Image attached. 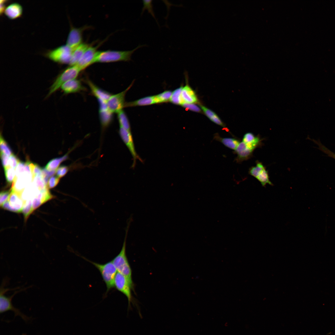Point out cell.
Segmentation results:
<instances>
[{"label": "cell", "mask_w": 335, "mask_h": 335, "mask_svg": "<svg viewBox=\"0 0 335 335\" xmlns=\"http://www.w3.org/2000/svg\"><path fill=\"white\" fill-rule=\"evenodd\" d=\"M9 283L8 278L4 279L2 281L0 291V313H3L8 311H13L15 314V317L19 316L26 322L30 320L32 318L24 314L20 311V310L15 307L12 303L13 297L17 293L25 290L27 288H25L20 290L15 291L14 293L10 296L5 295L6 293L11 290L10 288H5L6 285Z\"/></svg>", "instance_id": "6da1fadb"}, {"label": "cell", "mask_w": 335, "mask_h": 335, "mask_svg": "<svg viewBox=\"0 0 335 335\" xmlns=\"http://www.w3.org/2000/svg\"><path fill=\"white\" fill-rule=\"evenodd\" d=\"M146 46V44L139 45L135 49L129 51L107 50L98 51L95 57V63L129 61L131 60L132 55L135 51L140 47Z\"/></svg>", "instance_id": "7a4b0ae2"}, {"label": "cell", "mask_w": 335, "mask_h": 335, "mask_svg": "<svg viewBox=\"0 0 335 335\" xmlns=\"http://www.w3.org/2000/svg\"><path fill=\"white\" fill-rule=\"evenodd\" d=\"M130 223L127 225L126 234L122 249L119 253L111 261L118 272L126 276L133 284L132 270L126 254V242Z\"/></svg>", "instance_id": "3957f363"}, {"label": "cell", "mask_w": 335, "mask_h": 335, "mask_svg": "<svg viewBox=\"0 0 335 335\" xmlns=\"http://www.w3.org/2000/svg\"><path fill=\"white\" fill-rule=\"evenodd\" d=\"M82 257L92 264L99 270L106 285V293L114 287V280L118 271L112 261L100 264Z\"/></svg>", "instance_id": "277c9868"}, {"label": "cell", "mask_w": 335, "mask_h": 335, "mask_svg": "<svg viewBox=\"0 0 335 335\" xmlns=\"http://www.w3.org/2000/svg\"><path fill=\"white\" fill-rule=\"evenodd\" d=\"M81 71L76 65H69L65 69L58 75L50 87L46 97L50 96L65 82L76 79Z\"/></svg>", "instance_id": "5b68a950"}, {"label": "cell", "mask_w": 335, "mask_h": 335, "mask_svg": "<svg viewBox=\"0 0 335 335\" xmlns=\"http://www.w3.org/2000/svg\"><path fill=\"white\" fill-rule=\"evenodd\" d=\"M114 287L126 296L128 301V310L131 309V304L135 303L132 293V291L134 290V284L126 276L117 272L114 280Z\"/></svg>", "instance_id": "8992f818"}, {"label": "cell", "mask_w": 335, "mask_h": 335, "mask_svg": "<svg viewBox=\"0 0 335 335\" xmlns=\"http://www.w3.org/2000/svg\"><path fill=\"white\" fill-rule=\"evenodd\" d=\"M72 51L70 47L65 45L49 50L44 55L46 57L55 62L60 64H69Z\"/></svg>", "instance_id": "52a82bcc"}, {"label": "cell", "mask_w": 335, "mask_h": 335, "mask_svg": "<svg viewBox=\"0 0 335 335\" xmlns=\"http://www.w3.org/2000/svg\"><path fill=\"white\" fill-rule=\"evenodd\" d=\"M132 85L123 91L118 93L111 95L106 103L108 110L112 113H118L125 107V97L127 92Z\"/></svg>", "instance_id": "ba28073f"}, {"label": "cell", "mask_w": 335, "mask_h": 335, "mask_svg": "<svg viewBox=\"0 0 335 335\" xmlns=\"http://www.w3.org/2000/svg\"><path fill=\"white\" fill-rule=\"evenodd\" d=\"M119 134L122 140L126 145L130 152L133 159L132 167L134 168L135 166L137 160L143 162L142 159L140 157L136 152L134 143L131 132L120 127Z\"/></svg>", "instance_id": "9c48e42d"}, {"label": "cell", "mask_w": 335, "mask_h": 335, "mask_svg": "<svg viewBox=\"0 0 335 335\" xmlns=\"http://www.w3.org/2000/svg\"><path fill=\"white\" fill-rule=\"evenodd\" d=\"M87 26L76 28L71 25L67 39L66 44L72 51L82 43L83 35L84 30L88 28Z\"/></svg>", "instance_id": "30bf717a"}, {"label": "cell", "mask_w": 335, "mask_h": 335, "mask_svg": "<svg viewBox=\"0 0 335 335\" xmlns=\"http://www.w3.org/2000/svg\"><path fill=\"white\" fill-rule=\"evenodd\" d=\"M31 172L26 171L24 172L15 177L12 186V190L21 194L25 189L33 181Z\"/></svg>", "instance_id": "8fae6325"}, {"label": "cell", "mask_w": 335, "mask_h": 335, "mask_svg": "<svg viewBox=\"0 0 335 335\" xmlns=\"http://www.w3.org/2000/svg\"><path fill=\"white\" fill-rule=\"evenodd\" d=\"M97 46L91 45L87 49L83 56L76 65L81 71L95 63V57L98 51Z\"/></svg>", "instance_id": "7c38bea8"}, {"label": "cell", "mask_w": 335, "mask_h": 335, "mask_svg": "<svg viewBox=\"0 0 335 335\" xmlns=\"http://www.w3.org/2000/svg\"><path fill=\"white\" fill-rule=\"evenodd\" d=\"M99 102V114L102 129L107 128L111 123L113 120V114L108 109L106 103Z\"/></svg>", "instance_id": "4fadbf2b"}, {"label": "cell", "mask_w": 335, "mask_h": 335, "mask_svg": "<svg viewBox=\"0 0 335 335\" xmlns=\"http://www.w3.org/2000/svg\"><path fill=\"white\" fill-rule=\"evenodd\" d=\"M253 152L247 147L244 142H240L234 152L237 154L235 159L236 161L240 163L250 159L253 156Z\"/></svg>", "instance_id": "5bb4252c"}, {"label": "cell", "mask_w": 335, "mask_h": 335, "mask_svg": "<svg viewBox=\"0 0 335 335\" xmlns=\"http://www.w3.org/2000/svg\"><path fill=\"white\" fill-rule=\"evenodd\" d=\"M8 201L14 212H22L25 202L22 199L20 194L11 189Z\"/></svg>", "instance_id": "9a60e30c"}, {"label": "cell", "mask_w": 335, "mask_h": 335, "mask_svg": "<svg viewBox=\"0 0 335 335\" xmlns=\"http://www.w3.org/2000/svg\"><path fill=\"white\" fill-rule=\"evenodd\" d=\"M60 88L66 94L77 92L84 89L80 81L76 78L67 81Z\"/></svg>", "instance_id": "2e32d148"}, {"label": "cell", "mask_w": 335, "mask_h": 335, "mask_svg": "<svg viewBox=\"0 0 335 335\" xmlns=\"http://www.w3.org/2000/svg\"><path fill=\"white\" fill-rule=\"evenodd\" d=\"M48 188L41 190L32 200V208L34 211L43 203L52 199L53 196L50 194Z\"/></svg>", "instance_id": "e0dca14e"}, {"label": "cell", "mask_w": 335, "mask_h": 335, "mask_svg": "<svg viewBox=\"0 0 335 335\" xmlns=\"http://www.w3.org/2000/svg\"><path fill=\"white\" fill-rule=\"evenodd\" d=\"M23 11V7L20 3L13 2L6 7L4 13L8 18L13 20L20 17Z\"/></svg>", "instance_id": "ac0fdd59"}, {"label": "cell", "mask_w": 335, "mask_h": 335, "mask_svg": "<svg viewBox=\"0 0 335 335\" xmlns=\"http://www.w3.org/2000/svg\"><path fill=\"white\" fill-rule=\"evenodd\" d=\"M87 82L92 94L96 97L99 101L106 103L111 95L109 92L100 88L90 80H87Z\"/></svg>", "instance_id": "d6986e66"}, {"label": "cell", "mask_w": 335, "mask_h": 335, "mask_svg": "<svg viewBox=\"0 0 335 335\" xmlns=\"http://www.w3.org/2000/svg\"><path fill=\"white\" fill-rule=\"evenodd\" d=\"M181 96L183 104L194 103L198 101L195 92L188 84L183 87Z\"/></svg>", "instance_id": "ffe728a7"}, {"label": "cell", "mask_w": 335, "mask_h": 335, "mask_svg": "<svg viewBox=\"0 0 335 335\" xmlns=\"http://www.w3.org/2000/svg\"><path fill=\"white\" fill-rule=\"evenodd\" d=\"M90 45L87 43L83 42L73 50L69 65H76Z\"/></svg>", "instance_id": "44dd1931"}, {"label": "cell", "mask_w": 335, "mask_h": 335, "mask_svg": "<svg viewBox=\"0 0 335 335\" xmlns=\"http://www.w3.org/2000/svg\"><path fill=\"white\" fill-rule=\"evenodd\" d=\"M213 139L221 142L228 148L234 150L240 142L238 139L235 138L221 137L217 133L214 134Z\"/></svg>", "instance_id": "7402d4cb"}, {"label": "cell", "mask_w": 335, "mask_h": 335, "mask_svg": "<svg viewBox=\"0 0 335 335\" xmlns=\"http://www.w3.org/2000/svg\"><path fill=\"white\" fill-rule=\"evenodd\" d=\"M156 104L154 96L145 97L133 101L125 103V107L150 105Z\"/></svg>", "instance_id": "603a6c76"}, {"label": "cell", "mask_w": 335, "mask_h": 335, "mask_svg": "<svg viewBox=\"0 0 335 335\" xmlns=\"http://www.w3.org/2000/svg\"><path fill=\"white\" fill-rule=\"evenodd\" d=\"M200 106L206 115L211 121L222 127L225 126L224 123L214 112L203 105H200Z\"/></svg>", "instance_id": "cb8c5ba5"}, {"label": "cell", "mask_w": 335, "mask_h": 335, "mask_svg": "<svg viewBox=\"0 0 335 335\" xmlns=\"http://www.w3.org/2000/svg\"><path fill=\"white\" fill-rule=\"evenodd\" d=\"M68 158V154H66L62 157L51 159L47 163L45 168L49 171L55 170L61 162L66 160Z\"/></svg>", "instance_id": "d4e9b609"}, {"label": "cell", "mask_w": 335, "mask_h": 335, "mask_svg": "<svg viewBox=\"0 0 335 335\" xmlns=\"http://www.w3.org/2000/svg\"><path fill=\"white\" fill-rule=\"evenodd\" d=\"M117 116L120 127L131 132V126L129 120L126 114L123 110L117 113Z\"/></svg>", "instance_id": "484cf974"}, {"label": "cell", "mask_w": 335, "mask_h": 335, "mask_svg": "<svg viewBox=\"0 0 335 335\" xmlns=\"http://www.w3.org/2000/svg\"><path fill=\"white\" fill-rule=\"evenodd\" d=\"M256 178L260 182L263 187L267 184L271 185H273V184L269 179L268 172L266 170L265 167L259 172Z\"/></svg>", "instance_id": "4316f807"}, {"label": "cell", "mask_w": 335, "mask_h": 335, "mask_svg": "<svg viewBox=\"0 0 335 335\" xmlns=\"http://www.w3.org/2000/svg\"><path fill=\"white\" fill-rule=\"evenodd\" d=\"M183 87L182 86L177 88L172 92L170 101L172 103L176 105H181L183 104L181 93Z\"/></svg>", "instance_id": "83f0119b"}, {"label": "cell", "mask_w": 335, "mask_h": 335, "mask_svg": "<svg viewBox=\"0 0 335 335\" xmlns=\"http://www.w3.org/2000/svg\"><path fill=\"white\" fill-rule=\"evenodd\" d=\"M172 94V92L171 91L167 90L157 95L154 96L156 104L170 101Z\"/></svg>", "instance_id": "f1b7e54d"}, {"label": "cell", "mask_w": 335, "mask_h": 335, "mask_svg": "<svg viewBox=\"0 0 335 335\" xmlns=\"http://www.w3.org/2000/svg\"><path fill=\"white\" fill-rule=\"evenodd\" d=\"M22 211L25 219L26 220L34 211L32 208V200L29 199L25 202Z\"/></svg>", "instance_id": "f546056e"}, {"label": "cell", "mask_w": 335, "mask_h": 335, "mask_svg": "<svg viewBox=\"0 0 335 335\" xmlns=\"http://www.w3.org/2000/svg\"><path fill=\"white\" fill-rule=\"evenodd\" d=\"M4 169L7 181L9 183H13L16 175L15 169L9 167L4 168Z\"/></svg>", "instance_id": "4dcf8cb0"}, {"label": "cell", "mask_w": 335, "mask_h": 335, "mask_svg": "<svg viewBox=\"0 0 335 335\" xmlns=\"http://www.w3.org/2000/svg\"><path fill=\"white\" fill-rule=\"evenodd\" d=\"M40 191L48 188L42 176H37L34 177L32 181Z\"/></svg>", "instance_id": "1f68e13d"}, {"label": "cell", "mask_w": 335, "mask_h": 335, "mask_svg": "<svg viewBox=\"0 0 335 335\" xmlns=\"http://www.w3.org/2000/svg\"><path fill=\"white\" fill-rule=\"evenodd\" d=\"M143 7L142 8V10L141 12V15H142L144 11L145 10H146L148 11V12L150 13L152 16L156 20L158 24V22L156 20V19L155 18V14L153 8V5L152 4V0H143Z\"/></svg>", "instance_id": "d6a6232c"}, {"label": "cell", "mask_w": 335, "mask_h": 335, "mask_svg": "<svg viewBox=\"0 0 335 335\" xmlns=\"http://www.w3.org/2000/svg\"><path fill=\"white\" fill-rule=\"evenodd\" d=\"M1 153H3L7 156L12 154V150L7 142L1 136L0 137Z\"/></svg>", "instance_id": "836d02e7"}, {"label": "cell", "mask_w": 335, "mask_h": 335, "mask_svg": "<svg viewBox=\"0 0 335 335\" xmlns=\"http://www.w3.org/2000/svg\"><path fill=\"white\" fill-rule=\"evenodd\" d=\"M30 166L33 178L37 176H42L43 169L38 165L31 163Z\"/></svg>", "instance_id": "e575fe53"}, {"label": "cell", "mask_w": 335, "mask_h": 335, "mask_svg": "<svg viewBox=\"0 0 335 335\" xmlns=\"http://www.w3.org/2000/svg\"><path fill=\"white\" fill-rule=\"evenodd\" d=\"M25 165L26 162H20L19 163L16 168L15 177L18 176L26 171Z\"/></svg>", "instance_id": "d590c367"}, {"label": "cell", "mask_w": 335, "mask_h": 335, "mask_svg": "<svg viewBox=\"0 0 335 335\" xmlns=\"http://www.w3.org/2000/svg\"><path fill=\"white\" fill-rule=\"evenodd\" d=\"M181 105L186 109L194 112H200L201 111L200 108L193 103H184Z\"/></svg>", "instance_id": "8d00e7d4"}, {"label": "cell", "mask_w": 335, "mask_h": 335, "mask_svg": "<svg viewBox=\"0 0 335 335\" xmlns=\"http://www.w3.org/2000/svg\"><path fill=\"white\" fill-rule=\"evenodd\" d=\"M60 178L57 176H52L49 180L47 187L48 189H51L55 187L59 183Z\"/></svg>", "instance_id": "74e56055"}, {"label": "cell", "mask_w": 335, "mask_h": 335, "mask_svg": "<svg viewBox=\"0 0 335 335\" xmlns=\"http://www.w3.org/2000/svg\"><path fill=\"white\" fill-rule=\"evenodd\" d=\"M69 168L67 166H61L58 168L56 171L57 176L60 178L65 176L69 171Z\"/></svg>", "instance_id": "f35d334b"}, {"label": "cell", "mask_w": 335, "mask_h": 335, "mask_svg": "<svg viewBox=\"0 0 335 335\" xmlns=\"http://www.w3.org/2000/svg\"><path fill=\"white\" fill-rule=\"evenodd\" d=\"M19 162V160L17 157L12 154L9 158L8 167L15 169Z\"/></svg>", "instance_id": "ab89813d"}, {"label": "cell", "mask_w": 335, "mask_h": 335, "mask_svg": "<svg viewBox=\"0 0 335 335\" xmlns=\"http://www.w3.org/2000/svg\"><path fill=\"white\" fill-rule=\"evenodd\" d=\"M11 192L8 191H2L0 194V204L1 206L8 199Z\"/></svg>", "instance_id": "60d3db41"}, {"label": "cell", "mask_w": 335, "mask_h": 335, "mask_svg": "<svg viewBox=\"0 0 335 335\" xmlns=\"http://www.w3.org/2000/svg\"><path fill=\"white\" fill-rule=\"evenodd\" d=\"M256 136L252 133L248 132L244 135L242 141L245 143H248L252 141L256 138Z\"/></svg>", "instance_id": "b9f144b4"}, {"label": "cell", "mask_w": 335, "mask_h": 335, "mask_svg": "<svg viewBox=\"0 0 335 335\" xmlns=\"http://www.w3.org/2000/svg\"><path fill=\"white\" fill-rule=\"evenodd\" d=\"M1 157L2 164L4 168L7 167L8 166L9 159L8 156L3 153H1Z\"/></svg>", "instance_id": "7bdbcfd3"}, {"label": "cell", "mask_w": 335, "mask_h": 335, "mask_svg": "<svg viewBox=\"0 0 335 335\" xmlns=\"http://www.w3.org/2000/svg\"><path fill=\"white\" fill-rule=\"evenodd\" d=\"M9 1L7 0H1L0 1V14L2 15L4 13L6 8V5Z\"/></svg>", "instance_id": "ee69618b"}]
</instances>
